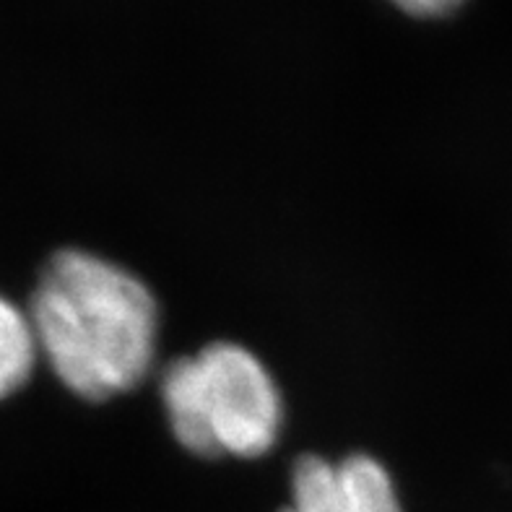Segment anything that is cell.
Masks as SVG:
<instances>
[{
  "mask_svg": "<svg viewBox=\"0 0 512 512\" xmlns=\"http://www.w3.org/2000/svg\"><path fill=\"white\" fill-rule=\"evenodd\" d=\"M29 318L39 359L89 401L136 388L154 364V294L136 273L86 250H63L47 263Z\"/></svg>",
  "mask_w": 512,
  "mask_h": 512,
  "instance_id": "6da1fadb",
  "label": "cell"
},
{
  "mask_svg": "<svg viewBox=\"0 0 512 512\" xmlns=\"http://www.w3.org/2000/svg\"><path fill=\"white\" fill-rule=\"evenodd\" d=\"M162 401L177 442L198 455L255 458L276 445L284 424L271 372L237 344H211L169 362Z\"/></svg>",
  "mask_w": 512,
  "mask_h": 512,
  "instance_id": "7a4b0ae2",
  "label": "cell"
},
{
  "mask_svg": "<svg viewBox=\"0 0 512 512\" xmlns=\"http://www.w3.org/2000/svg\"><path fill=\"white\" fill-rule=\"evenodd\" d=\"M294 512H403L388 468L370 455L331 463L299 458L292 474Z\"/></svg>",
  "mask_w": 512,
  "mask_h": 512,
  "instance_id": "3957f363",
  "label": "cell"
},
{
  "mask_svg": "<svg viewBox=\"0 0 512 512\" xmlns=\"http://www.w3.org/2000/svg\"><path fill=\"white\" fill-rule=\"evenodd\" d=\"M37 359L39 346L29 310L0 294V401L24 388Z\"/></svg>",
  "mask_w": 512,
  "mask_h": 512,
  "instance_id": "277c9868",
  "label": "cell"
},
{
  "mask_svg": "<svg viewBox=\"0 0 512 512\" xmlns=\"http://www.w3.org/2000/svg\"><path fill=\"white\" fill-rule=\"evenodd\" d=\"M398 6L411 13H424V16H437V13H448L458 8L463 0H396Z\"/></svg>",
  "mask_w": 512,
  "mask_h": 512,
  "instance_id": "5b68a950",
  "label": "cell"
},
{
  "mask_svg": "<svg viewBox=\"0 0 512 512\" xmlns=\"http://www.w3.org/2000/svg\"><path fill=\"white\" fill-rule=\"evenodd\" d=\"M284 512H294V510H292V507H289V510H284Z\"/></svg>",
  "mask_w": 512,
  "mask_h": 512,
  "instance_id": "8992f818",
  "label": "cell"
}]
</instances>
